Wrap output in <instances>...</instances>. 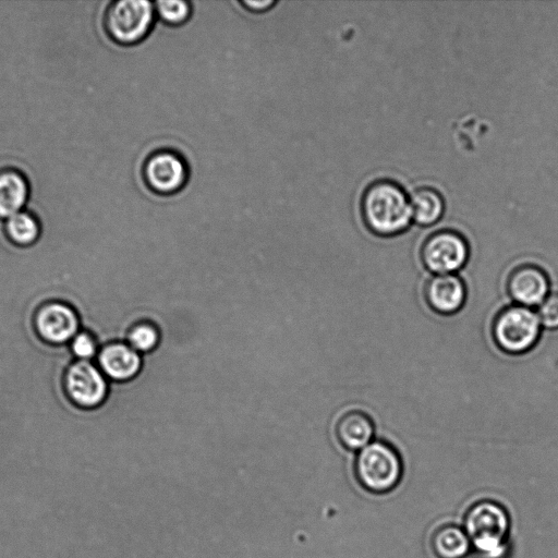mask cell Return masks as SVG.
<instances>
[{"label":"cell","instance_id":"1","mask_svg":"<svg viewBox=\"0 0 558 558\" xmlns=\"http://www.w3.org/2000/svg\"><path fill=\"white\" fill-rule=\"evenodd\" d=\"M360 215L372 234L379 238L400 235L413 221L410 195L393 179H375L362 192Z\"/></svg>","mask_w":558,"mask_h":558},{"label":"cell","instance_id":"2","mask_svg":"<svg viewBox=\"0 0 558 558\" xmlns=\"http://www.w3.org/2000/svg\"><path fill=\"white\" fill-rule=\"evenodd\" d=\"M463 530L477 558L507 557L510 518L501 505L492 500L474 504L464 515Z\"/></svg>","mask_w":558,"mask_h":558},{"label":"cell","instance_id":"3","mask_svg":"<svg viewBox=\"0 0 558 558\" xmlns=\"http://www.w3.org/2000/svg\"><path fill=\"white\" fill-rule=\"evenodd\" d=\"M542 329L534 308L511 303L499 308L494 315L490 323V337L501 352L521 355L536 347Z\"/></svg>","mask_w":558,"mask_h":558},{"label":"cell","instance_id":"4","mask_svg":"<svg viewBox=\"0 0 558 558\" xmlns=\"http://www.w3.org/2000/svg\"><path fill=\"white\" fill-rule=\"evenodd\" d=\"M402 473L400 453L384 439H374L356 452L354 474L359 484L369 493L385 494L395 489Z\"/></svg>","mask_w":558,"mask_h":558},{"label":"cell","instance_id":"5","mask_svg":"<svg viewBox=\"0 0 558 558\" xmlns=\"http://www.w3.org/2000/svg\"><path fill=\"white\" fill-rule=\"evenodd\" d=\"M154 3L144 0H118L109 3L102 17L106 35L121 46L144 40L155 22Z\"/></svg>","mask_w":558,"mask_h":558},{"label":"cell","instance_id":"6","mask_svg":"<svg viewBox=\"0 0 558 558\" xmlns=\"http://www.w3.org/2000/svg\"><path fill=\"white\" fill-rule=\"evenodd\" d=\"M470 243L465 235L452 228L438 229L422 242L418 257L432 275L457 274L470 258Z\"/></svg>","mask_w":558,"mask_h":558},{"label":"cell","instance_id":"7","mask_svg":"<svg viewBox=\"0 0 558 558\" xmlns=\"http://www.w3.org/2000/svg\"><path fill=\"white\" fill-rule=\"evenodd\" d=\"M190 177L184 156L172 148L151 151L142 165V179L153 193L168 196L180 192Z\"/></svg>","mask_w":558,"mask_h":558},{"label":"cell","instance_id":"8","mask_svg":"<svg viewBox=\"0 0 558 558\" xmlns=\"http://www.w3.org/2000/svg\"><path fill=\"white\" fill-rule=\"evenodd\" d=\"M64 388L71 401L83 409H96L109 395L107 377L89 361H75L64 375Z\"/></svg>","mask_w":558,"mask_h":558},{"label":"cell","instance_id":"9","mask_svg":"<svg viewBox=\"0 0 558 558\" xmlns=\"http://www.w3.org/2000/svg\"><path fill=\"white\" fill-rule=\"evenodd\" d=\"M505 290L513 304L534 308L550 293V279L543 267L524 262L508 271Z\"/></svg>","mask_w":558,"mask_h":558},{"label":"cell","instance_id":"10","mask_svg":"<svg viewBox=\"0 0 558 558\" xmlns=\"http://www.w3.org/2000/svg\"><path fill=\"white\" fill-rule=\"evenodd\" d=\"M34 325L43 341L61 345L75 337L81 320L77 312L70 304L49 302L37 310Z\"/></svg>","mask_w":558,"mask_h":558},{"label":"cell","instance_id":"11","mask_svg":"<svg viewBox=\"0 0 558 558\" xmlns=\"http://www.w3.org/2000/svg\"><path fill=\"white\" fill-rule=\"evenodd\" d=\"M422 292L427 307L441 316L459 313L468 299L466 283L458 274L430 275Z\"/></svg>","mask_w":558,"mask_h":558},{"label":"cell","instance_id":"12","mask_svg":"<svg viewBox=\"0 0 558 558\" xmlns=\"http://www.w3.org/2000/svg\"><path fill=\"white\" fill-rule=\"evenodd\" d=\"M98 364L107 378L114 381H126L141 371L142 357L129 344L111 342L99 351Z\"/></svg>","mask_w":558,"mask_h":558},{"label":"cell","instance_id":"13","mask_svg":"<svg viewBox=\"0 0 558 558\" xmlns=\"http://www.w3.org/2000/svg\"><path fill=\"white\" fill-rule=\"evenodd\" d=\"M375 430L372 416L360 409L344 412L335 426L336 437L340 445L356 452L375 439Z\"/></svg>","mask_w":558,"mask_h":558},{"label":"cell","instance_id":"14","mask_svg":"<svg viewBox=\"0 0 558 558\" xmlns=\"http://www.w3.org/2000/svg\"><path fill=\"white\" fill-rule=\"evenodd\" d=\"M26 175L13 167L0 168V219L7 220L23 210L29 197Z\"/></svg>","mask_w":558,"mask_h":558},{"label":"cell","instance_id":"15","mask_svg":"<svg viewBox=\"0 0 558 558\" xmlns=\"http://www.w3.org/2000/svg\"><path fill=\"white\" fill-rule=\"evenodd\" d=\"M413 222L420 227H430L437 223L446 210L441 193L428 185L414 189L410 195Z\"/></svg>","mask_w":558,"mask_h":558},{"label":"cell","instance_id":"16","mask_svg":"<svg viewBox=\"0 0 558 558\" xmlns=\"http://www.w3.org/2000/svg\"><path fill=\"white\" fill-rule=\"evenodd\" d=\"M430 547L437 558H464L472 550L463 527L453 524L438 527L432 535Z\"/></svg>","mask_w":558,"mask_h":558},{"label":"cell","instance_id":"17","mask_svg":"<svg viewBox=\"0 0 558 558\" xmlns=\"http://www.w3.org/2000/svg\"><path fill=\"white\" fill-rule=\"evenodd\" d=\"M3 234L16 247H32L40 239L41 223L37 216L23 209L4 221Z\"/></svg>","mask_w":558,"mask_h":558},{"label":"cell","instance_id":"18","mask_svg":"<svg viewBox=\"0 0 558 558\" xmlns=\"http://www.w3.org/2000/svg\"><path fill=\"white\" fill-rule=\"evenodd\" d=\"M156 15L167 25L179 26L191 16L192 8L189 1H156L154 3Z\"/></svg>","mask_w":558,"mask_h":558},{"label":"cell","instance_id":"19","mask_svg":"<svg viewBox=\"0 0 558 558\" xmlns=\"http://www.w3.org/2000/svg\"><path fill=\"white\" fill-rule=\"evenodd\" d=\"M159 342V331L150 323L135 325L128 333V344L140 352H149Z\"/></svg>","mask_w":558,"mask_h":558},{"label":"cell","instance_id":"20","mask_svg":"<svg viewBox=\"0 0 558 558\" xmlns=\"http://www.w3.org/2000/svg\"><path fill=\"white\" fill-rule=\"evenodd\" d=\"M70 351L77 361H89L97 354V341L90 332L78 331L70 341Z\"/></svg>","mask_w":558,"mask_h":558},{"label":"cell","instance_id":"21","mask_svg":"<svg viewBox=\"0 0 558 558\" xmlns=\"http://www.w3.org/2000/svg\"><path fill=\"white\" fill-rule=\"evenodd\" d=\"M536 314L544 329H558V291L550 292L536 307Z\"/></svg>","mask_w":558,"mask_h":558},{"label":"cell","instance_id":"22","mask_svg":"<svg viewBox=\"0 0 558 558\" xmlns=\"http://www.w3.org/2000/svg\"><path fill=\"white\" fill-rule=\"evenodd\" d=\"M276 1L272 0H243L241 4L253 12H264L272 7Z\"/></svg>","mask_w":558,"mask_h":558},{"label":"cell","instance_id":"23","mask_svg":"<svg viewBox=\"0 0 558 558\" xmlns=\"http://www.w3.org/2000/svg\"><path fill=\"white\" fill-rule=\"evenodd\" d=\"M34 281H35V280H34ZM28 287H29V284H28L26 288H28ZM26 288H25V289H26ZM25 289H24V290H25ZM24 290H22V291H24ZM22 291H21V292H22ZM21 292H20V293H21ZM20 293H19V294H20ZM19 294H17V295H19ZM17 295H16V296H17ZM16 296H15V298H16ZM15 298H14V299H15ZM14 299H13V300H14ZM13 300H12V301H13ZM12 301H11V302H12ZM11 302H10V303H11ZM10 303H9V304H10ZM9 304H8V305H9ZM8 305H7V306H8ZM7 306H5V307H7ZM5 307H4V308H5ZM2 311H3V310H2Z\"/></svg>","mask_w":558,"mask_h":558},{"label":"cell","instance_id":"24","mask_svg":"<svg viewBox=\"0 0 558 558\" xmlns=\"http://www.w3.org/2000/svg\"><path fill=\"white\" fill-rule=\"evenodd\" d=\"M11 310H12V308H11ZM11 310H10V311H11ZM10 311H9V312H10ZM9 312H8V313H9ZM8 313H7V314H8ZM7 314H5V315H7ZM5 315H4V316H5ZM4 316H3V317H4ZM3 317H2V318H3ZM2 318H1V319H2ZM1 319H0V320H1Z\"/></svg>","mask_w":558,"mask_h":558}]
</instances>
